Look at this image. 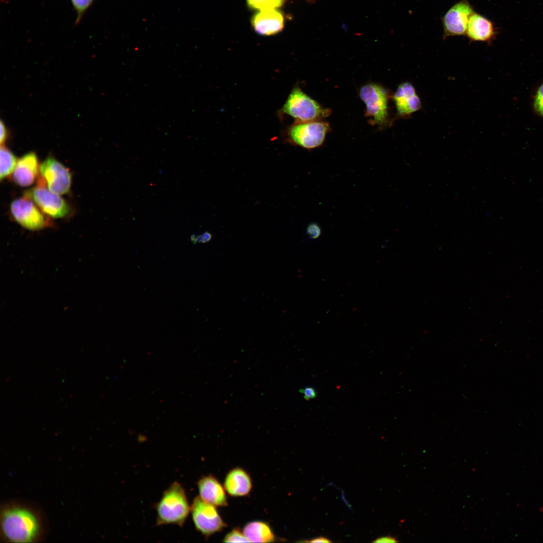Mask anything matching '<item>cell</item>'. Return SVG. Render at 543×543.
Wrapping results in <instances>:
<instances>
[{"label": "cell", "instance_id": "8", "mask_svg": "<svg viewBox=\"0 0 543 543\" xmlns=\"http://www.w3.org/2000/svg\"><path fill=\"white\" fill-rule=\"evenodd\" d=\"M216 507L205 502L199 496L194 499L191 505L190 512L194 527L206 538L221 531L226 526Z\"/></svg>", "mask_w": 543, "mask_h": 543}, {"label": "cell", "instance_id": "7", "mask_svg": "<svg viewBox=\"0 0 543 543\" xmlns=\"http://www.w3.org/2000/svg\"><path fill=\"white\" fill-rule=\"evenodd\" d=\"M10 210L14 219L28 230H38L52 225L49 217L32 200L24 196L14 200Z\"/></svg>", "mask_w": 543, "mask_h": 543}, {"label": "cell", "instance_id": "21", "mask_svg": "<svg viewBox=\"0 0 543 543\" xmlns=\"http://www.w3.org/2000/svg\"><path fill=\"white\" fill-rule=\"evenodd\" d=\"M93 1L94 0H71L72 5L77 12V23L80 21L84 13L92 5Z\"/></svg>", "mask_w": 543, "mask_h": 543}, {"label": "cell", "instance_id": "9", "mask_svg": "<svg viewBox=\"0 0 543 543\" xmlns=\"http://www.w3.org/2000/svg\"><path fill=\"white\" fill-rule=\"evenodd\" d=\"M40 175L48 189L59 195L67 193L71 186L69 170L52 157L46 158L40 165Z\"/></svg>", "mask_w": 543, "mask_h": 543}, {"label": "cell", "instance_id": "13", "mask_svg": "<svg viewBox=\"0 0 543 543\" xmlns=\"http://www.w3.org/2000/svg\"><path fill=\"white\" fill-rule=\"evenodd\" d=\"M199 497L205 502L215 506L227 505V498L223 486L213 475L201 478L197 482Z\"/></svg>", "mask_w": 543, "mask_h": 543}, {"label": "cell", "instance_id": "10", "mask_svg": "<svg viewBox=\"0 0 543 543\" xmlns=\"http://www.w3.org/2000/svg\"><path fill=\"white\" fill-rule=\"evenodd\" d=\"M474 12L468 0H461L455 4L442 18L443 37L465 35L469 18Z\"/></svg>", "mask_w": 543, "mask_h": 543}, {"label": "cell", "instance_id": "28", "mask_svg": "<svg viewBox=\"0 0 543 543\" xmlns=\"http://www.w3.org/2000/svg\"><path fill=\"white\" fill-rule=\"evenodd\" d=\"M309 542L318 543V542H331L332 541L327 538H326V537H323V536H320V537H317V538H313L311 540L309 541Z\"/></svg>", "mask_w": 543, "mask_h": 543}, {"label": "cell", "instance_id": "24", "mask_svg": "<svg viewBox=\"0 0 543 543\" xmlns=\"http://www.w3.org/2000/svg\"><path fill=\"white\" fill-rule=\"evenodd\" d=\"M306 233L310 238L316 239L320 235L321 230L316 224H312L307 227Z\"/></svg>", "mask_w": 543, "mask_h": 543}, {"label": "cell", "instance_id": "20", "mask_svg": "<svg viewBox=\"0 0 543 543\" xmlns=\"http://www.w3.org/2000/svg\"><path fill=\"white\" fill-rule=\"evenodd\" d=\"M224 542H249L243 532L239 528H236L228 532L223 540Z\"/></svg>", "mask_w": 543, "mask_h": 543}, {"label": "cell", "instance_id": "17", "mask_svg": "<svg viewBox=\"0 0 543 543\" xmlns=\"http://www.w3.org/2000/svg\"><path fill=\"white\" fill-rule=\"evenodd\" d=\"M243 532L251 542H273L275 540L270 525L262 521L248 523L244 527Z\"/></svg>", "mask_w": 543, "mask_h": 543}, {"label": "cell", "instance_id": "2", "mask_svg": "<svg viewBox=\"0 0 543 543\" xmlns=\"http://www.w3.org/2000/svg\"><path fill=\"white\" fill-rule=\"evenodd\" d=\"M155 508L157 526L175 524L182 527L191 511L185 491L177 481L163 492Z\"/></svg>", "mask_w": 543, "mask_h": 543}, {"label": "cell", "instance_id": "3", "mask_svg": "<svg viewBox=\"0 0 543 543\" xmlns=\"http://www.w3.org/2000/svg\"><path fill=\"white\" fill-rule=\"evenodd\" d=\"M331 110L322 107L298 86L289 93L279 113L288 115L295 122H307L321 120L331 113Z\"/></svg>", "mask_w": 543, "mask_h": 543}, {"label": "cell", "instance_id": "18", "mask_svg": "<svg viewBox=\"0 0 543 543\" xmlns=\"http://www.w3.org/2000/svg\"><path fill=\"white\" fill-rule=\"evenodd\" d=\"M0 179H3L12 174L18 159L11 151L3 145L1 147Z\"/></svg>", "mask_w": 543, "mask_h": 543}, {"label": "cell", "instance_id": "27", "mask_svg": "<svg viewBox=\"0 0 543 543\" xmlns=\"http://www.w3.org/2000/svg\"><path fill=\"white\" fill-rule=\"evenodd\" d=\"M191 241L194 244L197 243H206L202 235H196L193 234L190 237Z\"/></svg>", "mask_w": 543, "mask_h": 543}, {"label": "cell", "instance_id": "26", "mask_svg": "<svg viewBox=\"0 0 543 543\" xmlns=\"http://www.w3.org/2000/svg\"><path fill=\"white\" fill-rule=\"evenodd\" d=\"M8 136V132L5 125L4 124L2 121L1 122V135H0V142L1 144L3 145V143L6 140Z\"/></svg>", "mask_w": 543, "mask_h": 543}, {"label": "cell", "instance_id": "22", "mask_svg": "<svg viewBox=\"0 0 543 543\" xmlns=\"http://www.w3.org/2000/svg\"><path fill=\"white\" fill-rule=\"evenodd\" d=\"M534 106L536 112L543 116V84L539 88L535 95Z\"/></svg>", "mask_w": 543, "mask_h": 543}, {"label": "cell", "instance_id": "11", "mask_svg": "<svg viewBox=\"0 0 543 543\" xmlns=\"http://www.w3.org/2000/svg\"><path fill=\"white\" fill-rule=\"evenodd\" d=\"M397 113L400 117L409 116L421 108V102L413 85L408 82L400 84L393 96Z\"/></svg>", "mask_w": 543, "mask_h": 543}, {"label": "cell", "instance_id": "1", "mask_svg": "<svg viewBox=\"0 0 543 543\" xmlns=\"http://www.w3.org/2000/svg\"><path fill=\"white\" fill-rule=\"evenodd\" d=\"M1 538L4 542L34 543L43 541L47 524L40 509L33 504L11 500L1 505Z\"/></svg>", "mask_w": 543, "mask_h": 543}, {"label": "cell", "instance_id": "15", "mask_svg": "<svg viewBox=\"0 0 543 543\" xmlns=\"http://www.w3.org/2000/svg\"><path fill=\"white\" fill-rule=\"evenodd\" d=\"M224 487L231 496L242 497L249 494L252 487L250 476L244 469L236 467L226 474Z\"/></svg>", "mask_w": 543, "mask_h": 543}, {"label": "cell", "instance_id": "4", "mask_svg": "<svg viewBox=\"0 0 543 543\" xmlns=\"http://www.w3.org/2000/svg\"><path fill=\"white\" fill-rule=\"evenodd\" d=\"M330 127L321 120L295 122L285 131L286 140L291 144L309 150L321 146Z\"/></svg>", "mask_w": 543, "mask_h": 543}, {"label": "cell", "instance_id": "5", "mask_svg": "<svg viewBox=\"0 0 543 543\" xmlns=\"http://www.w3.org/2000/svg\"><path fill=\"white\" fill-rule=\"evenodd\" d=\"M37 184L26 190L24 196L32 200L47 216L53 218H63L68 215L70 207L60 195L50 191L40 175Z\"/></svg>", "mask_w": 543, "mask_h": 543}, {"label": "cell", "instance_id": "19", "mask_svg": "<svg viewBox=\"0 0 543 543\" xmlns=\"http://www.w3.org/2000/svg\"><path fill=\"white\" fill-rule=\"evenodd\" d=\"M284 0H246L250 8L258 11L277 9L281 7Z\"/></svg>", "mask_w": 543, "mask_h": 543}, {"label": "cell", "instance_id": "25", "mask_svg": "<svg viewBox=\"0 0 543 543\" xmlns=\"http://www.w3.org/2000/svg\"><path fill=\"white\" fill-rule=\"evenodd\" d=\"M373 542H397L398 540L394 537L391 536H386L377 538L375 540L373 541Z\"/></svg>", "mask_w": 543, "mask_h": 543}, {"label": "cell", "instance_id": "6", "mask_svg": "<svg viewBox=\"0 0 543 543\" xmlns=\"http://www.w3.org/2000/svg\"><path fill=\"white\" fill-rule=\"evenodd\" d=\"M359 96L366 106V115L372 123L380 128L389 123L388 93L380 85L370 83L363 85Z\"/></svg>", "mask_w": 543, "mask_h": 543}, {"label": "cell", "instance_id": "29", "mask_svg": "<svg viewBox=\"0 0 543 543\" xmlns=\"http://www.w3.org/2000/svg\"><path fill=\"white\" fill-rule=\"evenodd\" d=\"M202 235L206 242H209L212 238L211 234L208 232H205Z\"/></svg>", "mask_w": 543, "mask_h": 543}, {"label": "cell", "instance_id": "30", "mask_svg": "<svg viewBox=\"0 0 543 543\" xmlns=\"http://www.w3.org/2000/svg\"><path fill=\"white\" fill-rule=\"evenodd\" d=\"M308 1H312V0H308Z\"/></svg>", "mask_w": 543, "mask_h": 543}, {"label": "cell", "instance_id": "14", "mask_svg": "<svg viewBox=\"0 0 543 543\" xmlns=\"http://www.w3.org/2000/svg\"><path fill=\"white\" fill-rule=\"evenodd\" d=\"M284 17L277 9L258 11L251 19L255 31L262 35H272L280 32L284 26Z\"/></svg>", "mask_w": 543, "mask_h": 543}, {"label": "cell", "instance_id": "23", "mask_svg": "<svg viewBox=\"0 0 543 543\" xmlns=\"http://www.w3.org/2000/svg\"><path fill=\"white\" fill-rule=\"evenodd\" d=\"M299 392L303 394L304 398L306 400L314 399L317 397L316 390L311 386H307L299 390Z\"/></svg>", "mask_w": 543, "mask_h": 543}, {"label": "cell", "instance_id": "16", "mask_svg": "<svg viewBox=\"0 0 543 543\" xmlns=\"http://www.w3.org/2000/svg\"><path fill=\"white\" fill-rule=\"evenodd\" d=\"M496 32L490 20L475 12L471 15L466 32L470 40L490 42L495 37Z\"/></svg>", "mask_w": 543, "mask_h": 543}, {"label": "cell", "instance_id": "12", "mask_svg": "<svg viewBox=\"0 0 543 543\" xmlns=\"http://www.w3.org/2000/svg\"><path fill=\"white\" fill-rule=\"evenodd\" d=\"M40 166L35 153L29 152L18 159L12 173V179L21 187L32 185L38 175Z\"/></svg>", "mask_w": 543, "mask_h": 543}]
</instances>
